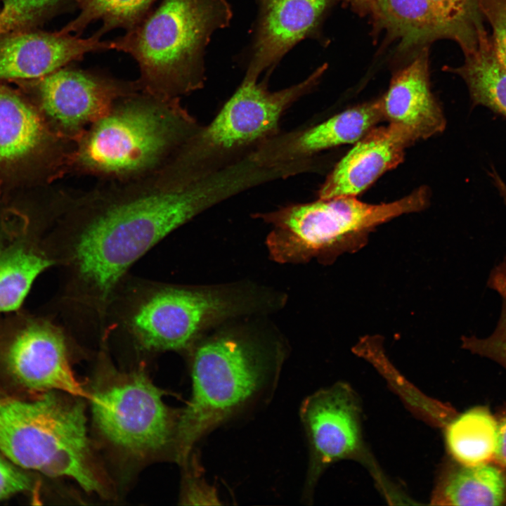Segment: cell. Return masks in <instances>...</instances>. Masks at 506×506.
<instances>
[{"instance_id": "obj_26", "label": "cell", "mask_w": 506, "mask_h": 506, "mask_svg": "<svg viewBox=\"0 0 506 506\" xmlns=\"http://www.w3.org/2000/svg\"><path fill=\"white\" fill-rule=\"evenodd\" d=\"M0 36L37 29L74 0H1Z\"/></svg>"}, {"instance_id": "obj_17", "label": "cell", "mask_w": 506, "mask_h": 506, "mask_svg": "<svg viewBox=\"0 0 506 506\" xmlns=\"http://www.w3.org/2000/svg\"><path fill=\"white\" fill-rule=\"evenodd\" d=\"M358 409L343 385L319 391L306 398L300 417L313 453L311 474L324 465L349 455L359 441Z\"/></svg>"}, {"instance_id": "obj_32", "label": "cell", "mask_w": 506, "mask_h": 506, "mask_svg": "<svg viewBox=\"0 0 506 506\" xmlns=\"http://www.w3.org/2000/svg\"><path fill=\"white\" fill-rule=\"evenodd\" d=\"M354 9L360 13H371L377 0H346Z\"/></svg>"}, {"instance_id": "obj_5", "label": "cell", "mask_w": 506, "mask_h": 506, "mask_svg": "<svg viewBox=\"0 0 506 506\" xmlns=\"http://www.w3.org/2000/svg\"><path fill=\"white\" fill-rule=\"evenodd\" d=\"M56 391L22 398L0 393V450L17 466L67 476L103 493L93 465L82 402Z\"/></svg>"}, {"instance_id": "obj_4", "label": "cell", "mask_w": 506, "mask_h": 506, "mask_svg": "<svg viewBox=\"0 0 506 506\" xmlns=\"http://www.w3.org/2000/svg\"><path fill=\"white\" fill-rule=\"evenodd\" d=\"M236 292L170 284L128 274L107 311L105 341L119 335L148 352L183 351L209 326L247 309Z\"/></svg>"}, {"instance_id": "obj_8", "label": "cell", "mask_w": 506, "mask_h": 506, "mask_svg": "<svg viewBox=\"0 0 506 506\" xmlns=\"http://www.w3.org/2000/svg\"><path fill=\"white\" fill-rule=\"evenodd\" d=\"M326 69L324 64L304 80L275 91L268 90V78L259 82L244 77L213 120L201 125L176 159L198 169H214L249 155L279 134L283 114L316 86Z\"/></svg>"}, {"instance_id": "obj_13", "label": "cell", "mask_w": 506, "mask_h": 506, "mask_svg": "<svg viewBox=\"0 0 506 506\" xmlns=\"http://www.w3.org/2000/svg\"><path fill=\"white\" fill-rule=\"evenodd\" d=\"M91 37L37 29L0 36V82L28 81L46 76L91 52L113 49V42Z\"/></svg>"}, {"instance_id": "obj_2", "label": "cell", "mask_w": 506, "mask_h": 506, "mask_svg": "<svg viewBox=\"0 0 506 506\" xmlns=\"http://www.w3.org/2000/svg\"><path fill=\"white\" fill-rule=\"evenodd\" d=\"M201 126L181 104L142 91L118 99L74 143L67 173L126 181L168 164Z\"/></svg>"}, {"instance_id": "obj_19", "label": "cell", "mask_w": 506, "mask_h": 506, "mask_svg": "<svg viewBox=\"0 0 506 506\" xmlns=\"http://www.w3.org/2000/svg\"><path fill=\"white\" fill-rule=\"evenodd\" d=\"M444 505L506 503V467L494 462L474 465L457 462L444 475L433 498Z\"/></svg>"}, {"instance_id": "obj_20", "label": "cell", "mask_w": 506, "mask_h": 506, "mask_svg": "<svg viewBox=\"0 0 506 506\" xmlns=\"http://www.w3.org/2000/svg\"><path fill=\"white\" fill-rule=\"evenodd\" d=\"M464 54L461 66L445 70L464 79L474 105H484L506 117V67L497 57L483 25L478 30L475 46Z\"/></svg>"}, {"instance_id": "obj_9", "label": "cell", "mask_w": 506, "mask_h": 506, "mask_svg": "<svg viewBox=\"0 0 506 506\" xmlns=\"http://www.w3.org/2000/svg\"><path fill=\"white\" fill-rule=\"evenodd\" d=\"M89 394L94 422L110 443L135 455L163 448L176 427L161 391L141 370L113 375Z\"/></svg>"}, {"instance_id": "obj_27", "label": "cell", "mask_w": 506, "mask_h": 506, "mask_svg": "<svg viewBox=\"0 0 506 506\" xmlns=\"http://www.w3.org/2000/svg\"><path fill=\"white\" fill-rule=\"evenodd\" d=\"M488 285L501 297L502 308L494 332L488 337H462V346L474 354L495 361L506 369V260L491 271Z\"/></svg>"}, {"instance_id": "obj_21", "label": "cell", "mask_w": 506, "mask_h": 506, "mask_svg": "<svg viewBox=\"0 0 506 506\" xmlns=\"http://www.w3.org/2000/svg\"><path fill=\"white\" fill-rule=\"evenodd\" d=\"M372 15L377 27L399 39L405 51L447 39L428 0H377Z\"/></svg>"}, {"instance_id": "obj_29", "label": "cell", "mask_w": 506, "mask_h": 506, "mask_svg": "<svg viewBox=\"0 0 506 506\" xmlns=\"http://www.w3.org/2000/svg\"><path fill=\"white\" fill-rule=\"evenodd\" d=\"M18 467L9 459L0 456V500L30 488L29 476Z\"/></svg>"}, {"instance_id": "obj_15", "label": "cell", "mask_w": 506, "mask_h": 506, "mask_svg": "<svg viewBox=\"0 0 506 506\" xmlns=\"http://www.w3.org/2000/svg\"><path fill=\"white\" fill-rule=\"evenodd\" d=\"M332 0H255L258 15L245 77L268 74L300 41L313 34Z\"/></svg>"}, {"instance_id": "obj_25", "label": "cell", "mask_w": 506, "mask_h": 506, "mask_svg": "<svg viewBox=\"0 0 506 506\" xmlns=\"http://www.w3.org/2000/svg\"><path fill=\"white\" fill-rule=\"evenodd\" d=\"M446 31L447 39L455 41L463 52L477 41L483 25L477 0H428Z\"/></svg>"}, {"instance_id": "obj_12", "label": "cell", "mask_w": 506, "mask_h": 506, "mask_svg": "<svg viewBox=\"0 0 506 506\" xmlns=\"http://www.w3.org/2000/svg\"><path fill=\"white\" fill-rule=\"evenodd\" d=\"M74 145L51 129L38 106L0 82V168L39 159L64 174Z\"/></svg>"}, {"instance_id": "obj_22", "label": "cell", "mask_w": 506, "mask_h": 506, "mask_svg": "<svg viewBox=\"0 0 506 506\" xmlns=\"http://www.w3.org/2000/svg\"><path fill=\"white\" fill-rule=\"evenodd\" d=\"M54 265L44 248L20 241L0 245V313L18 309L37 278Z\"/></svg>"}, {"instance_id": "obj_16", "label": "cell", "mask_w": 506, "mask_h": 506, "mask_svg": "<svg viewBox=\"0 0 506 506\" xmlns=\"http://www.w3.org/2000/svg\"><path fill=\"white\" fill-rule=\"evenodd\" d=\"M416 141L403 127H374L356 143L327 176L318 197H356L386 171L403 161L406 149Z\"/></svg>"}, {"instance_id": "obj_10", "label": "cell", "mask_w": 506, "mask_h": 506, "mask_svg": "<svg viewBox=\"0 0 506 506\" xmlns=\"http://www.w3.org/2000/svg\"><path fill=\"white\" fill-rule=\"evenodd\" d=\"M26 82L34 90L37 106L51 129L74 143L118 99L141 91L136 80L68 65Z\"/></svg>"}, {"instance_id": "obj_31", "label": "cell", "mask_w": 506, "mask_h": 506, "mask_svg": "<svg viewBox=\"0 0 506 506\" xmlns=\"http://www.w3.org/2000/svg\"><path fill=\"white\" fill-rule=\"evenodd\" d=\"M498 426V448L493 462L506 467V405L495 415Z\"/></svg>"}, {"instance_id": "obj_7", "label": "cell", "mask_w": 506, "mask_h": 506, "mask_svg": "<svg viewBox=\"0 0 506 506\" xmlns=\"http://www.w3.org/2000/svg\"><path fill=\"white\" fill-rule=\"evenodd\" d=\"M264 351L230 335L197 345L192 358V394L174 433L176 457L186 462L195 443L249 405L270 382Z\"/></svg>"}, {"instance_id": "obj_18", "label": "cell", "mask_w": 506, "mask_h": 506, "mask_svg": "<svg viewBox=\"0 0 506 506\" xmlns=\"http://www.w3.org/2000/svg\"><path fill=\"white\" fill-rule=\"evenodd\" d=\"M381 100L384 119L405 129L415 141L444 130L443 113L430 89L427 46L393 76Z\"/></svg>"}, {"instance_id": "obj_28", "label": "cell", "mask_w": 506, "mask_h": 506, "mask_svg": "<svg viewBox=\"0 0 506 506\" xmlns=\"http://www.w3.org/2000/svg\"><path fill=\"white\" fill-rule=\"evenodd\" d=\"M477 3L491 27L497 57L506 67V0H477Z\"/></svg>"}, {"instance_id": "obj_23", "label": "cell", "mask_w": 506, "mask_h": 506, "mask_svg": "<svg viewBox=\"0 0 506 506\" xmlns=\"http://www.w3.org/2000/svg\"><path fill=\"white\" fill-rule=\"evenodd\" d=\"M446 438L457 462L474 465L493 462L498 443L495 415L486 406L474 407L450 422Z\"/></svg>"}, {"instance_id": "obj_1", "label": "cell", "mask_w": 506, "mask_h": 506, "mask_svg": "<svg viewBox=\"0 0 506 506\" xmlns=\"http://www.w3.org/2000/svg\"><path fill=\"white\" fill-rule=\"evenodd\" d=\"M247 188L241 169L174 161L150 174L75 192L45 247L64 271L60 305L75 332L99 335L130 268L171 233Z\"/></svg>"}, {"instance_id": "obj_30", "label": "cell", "mask_w": 506, "mask_h": 506, "mask_svg": "<svg viewBox=\"0 0 506 506\" xmlns=\"http://www.w3.org/2000/svg\"><path fill=\"white\" fill-rule=\"evenodd\" d=\"M187 489L185 499L190 501V503L194 501V504H198V501H200V504H204L203 501H206V503L209 504V502H208L207 500H209L212 504H216L214 502L218 500L214 490L202 481L190 480Z\"/></svg>"}, {"instance_id": "obj_11", "label": "cell", "mask_w": 506, "mask_h": 506, "mask_svg": "<svg viewBox=\"0 0 506 506\" xmlns=\"http://www.w3.org/2000/svg\"><path fill=\"white\" fill-rule=\"evenodd\" d=\"M71 339L65 327L51 321L30 320L0 345V370L10 384L27 392L87 397L71 369Z\"/></svg>"}, {"instance_id": "obj_24", "label": "cell", "mask_w": 506, "mask_h": 506, "mask_svg": "<svg viewBox=\"0 0 506 506\" xmlns=\"http://www.w3.org/2000/svg\"><path fill=\"white\" fill-rule=\"evenodd\" d=\"M157 0H74L79 14L60 31L79 36L92 22L101 20L96 32L101 37L117 29L126 32L136 27L152 10Z\"/></svg>"}, {"instance_id": "obj_6", "label": "cell", "mask_w": 506, "mask_h": 506, "mask_svg": "<svg viewBox=\"0 0 506 506\" xmlns=\"http://www.w3.org/2000/svg\"><path fill=\"white\" fill-rule=\"evenodd\" d=\"M429 191L420 187L398 200L369 204L354 196H341L292 204L275 211L256 214L271 224L266 239L270 256L280 263L317 259L332 264L345 253H354L368 243L377 226L405 214L427 207Z\"/></svg>"}, {"instance_id": "obj_14", "label": "cell", "mask_w": 506, "mask_h": 506, "mask_svg": "<svg viewBox=\"0 0 506 506\" xmlns=\"http://www.w3.org/2000/svg\"><path fill=\"white\" fill-rule=\"evenodd\" d=\"M383 119L381 99L365 103L310 128L278 134L259 144L250 155L254 161L269 167L309 160L324 150L356 143Z\"/></svg>"}, {"instance_id": "obj_3", "label": "cell", "mask_w": 506, "mask_h": 506, "mask_svg": "<svg viewBox=\"0 0 506 506\" xmlns=\"http://www.w3.org/2000/svg\"><path fill=\"white\" fill-rule=\"evenodd\" d=\"M231 18L227 0H162L113 49L137 62L141 91L181 98L203 87L205 48Z\"/></svg>"}]
</instances>
